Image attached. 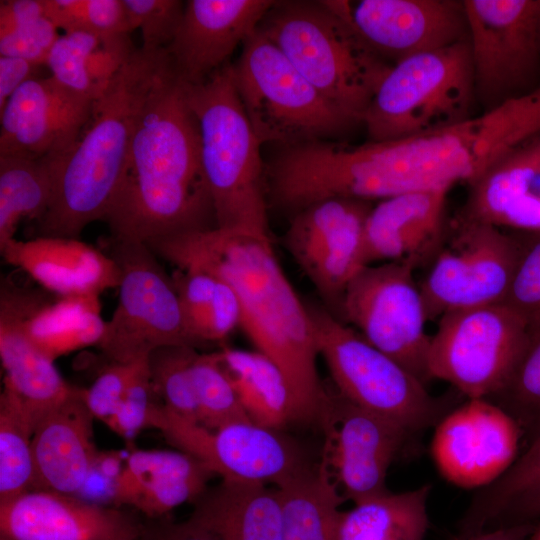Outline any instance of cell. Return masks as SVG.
Here are the masks:
<instances>
[{
    "label": "cell",
    "instance_id": "52",
    "mask_svg": "<svg viewBox=\"0 0 540 540\" xmlns=\"http://www.w3.org/2000/svg\"><path fill=\"white\" fill-rule=\"evenodd\" d=\"M39 67L41 66L21 58L0 56V111L21 85L38 77Z\"/></svg>",
    "mask_w": 540,
    "mask_h": 540
},
{
    "label": "cell",
    "instance_id": "9",
    "mask_svg": "<svg viewBox=\"0 0 540 540\" xmlns=\"http://www.w3.org/2000/svg\"><path fill=\"white\" fill-rule=\"evenodd\" d=\"M526 320L504 303L443 314L431 336V379L468 399L490 398L509 381L527 341Z\"/></svg>",
    "mask_w": 540,
    "mask_h": 540
},
{
    "label": "cell",
    "instance_id": "54",
    "mask_svg": "<svg viewBox=\"0 0 540 540\" xmlns=\"http://www.w3.org/2000/svg\"><path fill=\"white\" fill-rule=\"evenodd\" d=\"M535 524L532 522L499 526L469 536L452 535L448 540H529Z\"/></svg>",
    "mask_w": 540,
    "mask_h": 540
},
{
    "label": "cell",
    "instance_id": "12",
    "mask_svg": "<svg viewBox=\"0 0 540 540\" xmlns=\"http://www.w3.org/2000/svg\"><path fill=\"white\" fill-rule=\"evenodd\" d=\"M416 268L411 261L364 267L344 293L339 319L426 385L431 336Z\"/></svg>",
    "mask_w": 540,
    "mask_h": 540
},
{
    "label": "cell",
    "instance_id": "43",
    "mask_svg": "<svg viewBox=\"0 0 540 540\" xmlns=\"http://www.w3.org/2000/svg\"><path fill=\"white\" fill-rule=\"evenodd\" d=\"M135 28L141 30L145 51L168 47L182 18L185 2L179 0H123Z\"/></svg>",
    "mask_w": 540,
    "mask_h": 540
},
{
    "label": "cell",
    "instance_id": "44",
    "mask_svg": "<svg viewBox=\"0 0 540 540\" xmlns=\"http://www.w3.org/2000/svg\"><path fill=\"white\" fill-rule=\"evenodd\" d=\"M171 277L181 303L188 331L197 346L200 344L198 333L215 296L218 279L204 271L179 269Z\"/></svg>",
    "mask_w": 540,
    "mask_h": 540
},
{
    "label": "cell",
    "instance_id": "18",
    "mask_svg": "<svg viewBox=\"0 0 540 540\" xmlns=\"http://www.w3.org/2000/svg\"><path fill=\"white\" fill-rule=\"evenodd\" d=\"M362 40L391 65L408 57L468 40L463 1H344Z\"/></svg>",
    "mask_w": 540,
    "mask_h": 540
},
{
    "label": "cell",
    "instance_id": "39",
    "mask_svg": "<svg viewBox=\"0 0 540 540\" xmlns=\"http://www.w3.org/2000/svg\"><path fill=\"white\" fill-rule=\"evenodd\" d=\"M46 18L64 32L89 31L100 39L129 34L134 23L123 0H45Z\"/></svg>",
    "mask_w": 540,
    "mask_h": 540
},
{
    "label": "cell",
    "instance_id": "29",
    "mask_svg": "<svg viewBox=\"0 0 540 540\" xmlns=\"http://www.w3.org/2000/svg\"><path fill=\"white\" fill-rule=\"evenodd\" d=\"M31 288L24 331L32 344L49 359L100 343L106 321L100 296H49Z\"/></svg>",
    "mask_w": 540,
    "mask_h": 540
},
{
    "label": "cell",
    "instance_id": "34",
    "mask_svg": "<svg viewBox=\"0 0 540 540\" xmlns=\"http://www.w3.org/2000/svg\"><path fill=\"white\" fill-rule=\"evenodd\" d=\"M36 422L9 388L0 395V502L32 490Z\"/></svg>",
    "mask_w": 540,
    "mask_h": 540
},
{
    "label": "cell",
    "instance_id": "1",
    "mask_svg": "<svg viewBox=\"0 0 540 540\" xmlns=\"http://www.w3.org/2000/svg\"><path fill=\"white\" fill-rule=\"evenodd\" d=\"M147 246L179 270L210 273L234 289L241 329L287 380L291 422H320L330 393L318 374L312 321L275 255L270 235L216 227Z\"/></svg>",
    "mask_w": 540,
    "mask_h": 540
},
{
    "label": "cell",
    "instance_id": "33",
    "mask_svg": "<svg viewBox=\"0 0 540 540\" xmlns=\"http://www.w3.org/2000/svg\"><path fill=\"white\" fill-rule=\"evenodd\" d=\"M56 158L0 155V246L15 238L24 219L40 220L54 190Z\"/></svg>",
    "mask_w": 540,
    "mask_h": 540
},
{
    "label": "cell",
    "instance_id": "5",
    "mask_svg": "<svg viewBox=\"0 0 540 540\" xmlns=\"http://www.w3.org/2000/svg\"><path fill=\"white\" fill-rule=\"evenodd\" d=\"M183 84L199 126L217 228L270 235L262 143L241 104L231 64L202 83Z\"/></svg>",
    "mask_w": 540,
    "mask_h": 540
},
{
    "label": "cell",
    "instance_id": "47",
    "mask_svg": "<svg viewBox=\"0 0 540 540\" xmlns=\"http://www.w3.org/2000/svg\"><path fill=\"white\" fill-rule=\"evenodd\" d=\"M129 34L101 39L88 56L86 70L93 85L95 101L100 98L110 82L135 52Z\"/></svg>",
    "mask_w": 540,
    "mask_h": 540
},
{
    "label": "cell",
    "instance_id": "42",
    "mask_svg": "<svg viewBox=\"0 0 540 540\" xmlns=\"http://www.w3.org/2000/svg\"><path fill=\"white\" fill-rule=\"evenodd\" d=\"M513 233L520 251L504 304L529 323L540 319V233Z\"/></svg>",
    "mask_w": 540,
    "mask_h": 540
},
{
    "label": "cell",
    "instance_id": "3",
    "mask_svg": "<svg viewBox=\"0 0 540 540\" xmlns=\"http://www.w3.org/2000/svg\"><path fill=\"white\" fill-rule=\"evenodd\" d=\"M171 61L166 49H136L94 102L90 120L72 148L54 162L51 204L36 237L80 239L104 221L117 191L139 115Z\"/></svg>",
    "mask_w": 540,
    "mask_h": 540
},
{
    "label": "cell",
    "instance_id": "26",
    "mask_svg": "<svg viewBox=\"0 0 540 540\" xmlns=\"http://www.w3.org/2000/svg\"><path fill=\"white\" fill-rule=\"evenodd\" d=\"M82 388L48 413L32 440V490L75 495L83 486L99 453L93 436V415Z\"/></svg>",
    "mask_w": 540,
    "mask_h": 540
},
{
    "label": "cell",
    "instance_id": "15",
    "mask_svg": "<svg viewBox=\"0 0 540 540\" xmlns=\"http://www.w3.org/2000/svg\"><path fill=\"white\" fill-rule=\"evenodd\" d=\"M320 423L325 434L320 472L354 504L387 493L386 476L412 434L399 423L330 393Z\"/></svg>",
    "mask_w": 540,
    "mask_h": 540
},
{
    "label": "cell",
    "instance_id": "4",
    "mask_svg": "<svg viewBox=\"0 0 540 540\" xmlns=\"http://www.w3.org/2000/svg\"><path fill=\"white\" fill-rule=\"evenodd\" d=\"M302 76L353 122L391 67L358 35L343 0L275 1L258 26Z\"/></svg>",
    "mask_w": 540,
    "mask_h": 540
},
{
    "label": "cell",
    "instance_id": "46",
    "mask_svg": "<svg viewBox=\"0 0 540 540\" xmlns=\"http://www.w3.org/2000/svg\"><path fill=\"white\" fill-rule=\"evenodd\" d=\"M59 37L46 17L0 36V56L16 57L46 66L48 54Z\"/></svg>",
    "mask_w": 540,
    "mask_h": 540
},
{
    "label": "cell",
    "instance_id": "6",
    "mask_svg": "<svg viewBox=\"0 0 540 540\" xmlns=\"http://www.w3.org/2000/svg\"><path fill=\"white\" fill-rule=\"evenodd\" d=\"M475 98L468 40L391 65L363 119L369 141L421 135L471 117Z\"/></svg>",
    "mask_w": 540,
    "mask_h": 540
},
{
    "label": "cell",
    "instance_id": "28",
    "mask_svg": "<svg viewBox=\"0 0 540 540\" xmlns=\"http://www.w3.org/2000/svg\"><path fill=\"white\" fill-rule=\"evenodd\" d=\"M187 520L221 540H283L277 489L260 482L222 479Z\"/></svg>",
    "mask_w": 540,
    "mask_h": 540
},
{
    "label": "cell",
    "instance_id": "55",
    "mask_svg": "<svg viewBox=\"0 0 540 540\" xmlns=\"http://www.w3.org/2000/svg\"><path fill=\"white\" fill-rule=\"evenodd\" d=\"M529 540H540V523L534 526V529L529 537Z\"/></svg>",
    "mask_w": 540,
    "mask_h": 540
},
{
    "label": "cell",
    "instance_id": "16",
    "mask_svg": "<svg viewBox=\"0 0 540 540\" xmlns=\"http://www.w3.org/2000/svg\"><path fill=\"white\" fill-rule=\"evenodd\" d=\"M372 206L348 198L313 203L293 214L284 236L290 255L338 318L348 285L367 266L365 224Z\"/></svg>",
    "mask_w": 540,
    "mask_h": 540
},
{
    "label": "cell",
    "instance_id": "2",
    "mask_svg": "<svg viewBox=\"0 0 540 540\" xmlns=\"http://www.w3.org/2000/svg\"><path fill=\"white\" fill-rule=\"evenodd\" d=\"M104 222L111 239L146 245L217 227L198 122L171 63L139 115Z\"/></svg>",
    "mask_w": 540,
    "mask_h": 540
},
{
    "label": "cell",
    "instance_id": "30",
    "mask_svg": "<svg viewBox=\"0 0 540 540\" xmlns=\"http://www.w3.org/2000/svg\"><path fill=\"white\" fill-rule=\"evenodd\" d=\"M431 485L380 496L341 511L334 540H424Z\"/></svg>",
    "mask_w": 540,
    "mask_h": 540
},
{
    "label": "cell",
    "instance_id": "13",
    "mask_svg": "<svg viewBox=\"0 0 540 540\" xmlns=\"http://www.w3.org/2000/svg\"><path fill=\"white\" fill-rule=\"evenodd\" d=\"M475 98L484 112L520 97L540 68V0L463 1Z\"/></svg>",
    "mask_w": 540,
    "mask_h": 540
},
{
    "label": "cell",
    "instance_id": "24",
    "mask_svg": "<svg viewBox=\"0 0 540 540\" xmlns=\"http://www.w3.org/2000/svg\"><path fill=\"white\" fill-rule=\"evenodd\" d=\"M462 216L507 231L540 233V131L471 183Z\"/></svg>",
    "mask_w": 540,
    "mask_h": 540
},
{
    "label": "cell",
    "instance_id": "36",
    "mask_svg": "<svg viewBox=\"0 0 540 540\" xmlns=\"http://www.w3.org/2000/svg\"><path fill=\"white\" fill-rule=\"evenodd\" d=\"M197 424L216 430L230 423L251 421L246 414L220 352H196L192 365Z\"/></svg>",
    "mask_w": 540,
    "mask_h": 540
},
{
    "label": "cell",
    "instance_id": "14",
    "mask_svg": "<svg viewBox=\"0 0 540 540\" xmlns=\"http://www.w3.org/2000/svg\"><path fill=\"white\" fill-rule=\"evenodd\" d=\"M153 428L160 430L169 444L198 458L224 480L278 487L311 467L292 440L252 421L209 430L162 405Z\"/></svg>",
    "mask_w": 540,
    "mask_h": 540
},
{
    "label": "cell",
    "instance_id": "22",
    "mask_svg": "<svg viewBox=\"0 0 540 540\" xmlns=\"http://www.w3.org/2000/svg\"><path fill=\"white\" fill-rule=\"evenodd\" d=\"M31 287L2 279L0 286V359L4 386L25 404L37 424L76 393L54 361L26 336L24 318ZM36 429V428H35Z\"/></svg>",
    "mask_w": 540,
    "mask_h": 540
},
{
    "label": "cell",
    "instance_id": "38",
    "mask_svg": "<svg viewBox=\"0 0 540 540\" xmlns=\"http://www.w3.org/2000/svg\"><path fill=\"white\" fill-rule=\"evenodd\" d=\"M522 356L506 386L495 396L497 405L521 425L540 427V319L527 323Z\"/></svg>",
    "mask_w": 540,
    "mask_h": 540
},
{
    "label": "cell",
    "instance_id": "23",
    "mask_svg": "<svg viewBox=\"0 0 540 540\" xmlns=\"http://www.w3.org/2000/svg\"><path fill=\"white\" fill-rule=\"evenodd\" d=\"M3 259L56 296H100L119 287L121 273L108 253L76 238L11 239L0 246Z\"/></svg>",
    "mask_w": 540,
    "mask_h": 540
},
{
    "label": "cell",
    "instance_id": "35",
    "mask_svg": "<svg viewBox=\"0 0 540 540\" xmlns=\"http://www.w3.org/2000/svg\"><path fill=\"white\" fill-rule=\"evenodd\" d=\"M540 488V427L526 451L496 481L472 499L459 531L469 536L488 529L514 499Z\"/></svg>",
    "mask_w": 540,
    "mask_h": 540
},
{
    "label": "cell",
    "instance_id": "41",
    "mask_svg": "<svg viewBox=\"0 0 540 540\" xmlns=\"http://www.w3.org/2000/svg\"><path fill=\"white\" fill-rule=\"evenodd\" d=\"M100 42V37L89 31L77 30L59 35L46 61L50 75L66 88L95 101L86 62Z\"/></svg>",
    "mask_w": 540,
    "mask_h": 540
},
{
    "label": "cell",
    "instance_id": "11",
    "mask_svg": "<svg viewBox=\"0 0 540 540\" xmlns=\"http://www.w3.org/2000/svg\"><path fill=\"white\" fill-rule=\"evenodd\" d=\"M519 251L515 233L461 216L426 262L419 282L428 319L504 303Z\"/></svg>",
    "mask_w": 540,
    "mask_h": 540
},
{
    "label": "cell",
    "instance_id": "7",
    "mask_svg": "<svg viewBox=\"0 0 540 540\" xmlns=\"http://www.w3.org/2000/svg\"><path fill=\"white\" fill-rule=\"evenodd\" d=\"M232 77L262 144L279 148L322 141L357 125L320 94L257 30L243 43Z\"/></svg>",
    "mask_w": 540,
    "mask_h": 540
},
{
    "label": "cell",
    "instance_id": "8",
    "mask_svg": "<svg viewBox=\"0 0 540 540\" xmlns=\"http://www.w3.org/2000/svg\"><path fill=\"white\" fill-rule=\"evenodd\" d=\"M318 354L336 391L346 400L389 418L412 434L436 425L451 409L391 357L328 309L307 306Z\"/></svg>",
    "mask_w": 540,
    "mask_h": 540
},
{
    "label": "cell",
    "instance_id": "31",
    "mask_svg": "<svg viewBox=\"0 0 540 540\" xmlns=\"http://www.w3.org/2000/svg\"><path fill=\"white\" fill-rule=\"evenodd\" d=\"M223 363L249 419L280 431L291 422V395L281 369L259 351L223 347Z\"/></svg>",
    "mask_w": 540,
    "mask_h": 540
},
{
    "label": "cell",
    "instance_id": "53",
    "mask_svg": "<svg viewBox=\"0 0 540 540\" xmlns=\"http://www.w3.org/2000/svg\"><path fill=\"white\" fill-rule=\"evenodd\" d=\"M540 518V488L510 502L494 520L490 528L532 522Z\"/></svg>",
    "mask_w": 540,
    "mask_h": 540
},
{
    "label": "cell",
    "instance_id": "20",
    "mask_svg": "<svg viewBox=\"0 0 540 540\" xmlns=\"http://www.w3.org/2000/svg\"><path fill=\"white\" fill-rule=\"evenodd\" d=\"M143 523L118 507L49 490L0 502V540H140Z\"/></svg>",
    "mask_w": 540,
    "mask_h": 540
},
{
    "label": "cell",
    "instance_id": "50",
    "mask_svg": "<svg viewBox=\"0 0 540 540\" xmlns=\"http://www.w3.org/2000/svg\"><path fill=\"white\" fill-rule=\"evenodd\" d=\"M140 540H221L213 534L191 524L188 520L174 522L161 517L146 519Z\"/></svg>",
    "mask_w": 540,
    "mask_h": 540
},
{
    "label": "cell",
    "instance_id": "45",
    "mask_svg": "<svg viewBox=\"0 0 540 540\" xmlns=\"http://www.w3.org/2000/svg\"><path fill=\"white\" fill-rule=\"evenodd\" d=\"M140 361L110 362L92 385L83 389V401L95 419L105 423L115 413Z\"/></svg>",
    "mask_w": 540,
    "mask_h": 540
},
{
    "label": "cell",
    "instance_id": "51",
    "mask_svg": "<svg viewBox=\"0 0 540 540\" xmlns=\"http://www.w3.org/2000/svg\"><path fill=\"white\" fill-rule=\"evenodd\" d=\"M0 3V36L46 17L45 0H8Z\"/></svg>",
    "mask_w": 540,
    "mask_h": 540
},
{
    "label": "cell",
    "instance_id": "25",
    "mask_svg": "<svg viewBox=\"0 0 540 540\" xmlns=\"http://www.w3.org/2000/svg\"><path fill=\"white\" fill-rule=\"evenodd\" d=\"M447 192H412L380 200L365 224L368 265L411 261L427 262L446 231Z\"/></svg>",
    "mask_w": 540,
    "mask_h": 540
},
{
    "label": "cell",
    "instance_id": "37",
    "mask_svg": "<svg viewBox=\"0 0 540 540\" xmlns=\"http://www.w3.org/2000/svg\"><path fill=\"white\" fill-rule=\"evenodd\" d=\"M191 346H164L148 356L154 389L163 405L182 418L197 423V407L191 365L196 354Z\"/></svg>",
    "mask_w": 540,
    "mask_h": 540
},
{
    "label": "cell",
    "instance_id": "32",
    "mask_svg": "<svg viewBox=\"0 0 540 540\" xmlns=\"http://www.w3.org/2000/svg\"><path fill=\"white\" fill-rule=\"evenodd\" d=\"M276 489L283 540H334L339 507L345 500L318 466L307 468Z\"/></svg>",
    "mask_w": 540,
    "mask_h": 540
},
{
    "label": "cell",
    "instance_id": "27",
    "mask_svg": "<svg viewBox=\"0 0 540 540\" xmlns=\"http://www.w3.org/2000/svg\"><path fill=\"white\" fill-rule=\"evenodd\" d=\"M216 474L181 450H138L127 454L119 479L116 507L130 506L147 519L165 517L194 503Z\"/></svg>",
    "mask_w": 540,
    "mask_h": 540
},
{
    "label": "cell",
    "instance_id": "49",
    "mask_svg": "<svg viewBox=\"0 0 540 540\" xmlns=\"http://www.w3.org/2000/svg\"><path fill=\"white\" fill-rule=\"evenodd\" d=\"M218 279L215 296L198 333L199 343L222 342L241 324V305L234 289Z\"/></svg>",
    "mask_w": 540,
    "mask_h": 540
},
{
    "label": "cell",
    "instance_id": "48",
    "mask_svg": "<svg viewBox=\"0 0 540 540\" xmlns=\"http://www.w3.org/2000/svg\"><path fill=\"white\" fill-rule=\"evenodd\" d=\"M126 457L125 452L118 450L99 451L75 496L94 504L116 507L117 489Z\"/></svg>",
    "mask_w": 540,
    "mask_h": 540
},
{
    "label": "cell",
    "instance_id": "17",
    "mask_svg": "<svg viewBox=\"0 0 540 540\" xmlns=\"http://www.w3.org/2000/svg\"><path fill=\"white\" fill-rule=\"evenodd\" d=\"M521 425L485 398L467 399L436 424L431 455L439 473L464 489L484 488L518 458Z\"/></svg>",
    "mask_w": 540,
    "mask_h": 540
},
{
    "label": "cell",
    "instance_id": "21",
    "mask_svg": "<svg viewBox=\"0 0 540 540\" xmlns=\"http://www.w3.org/2000/svg\"><path fill=\"white\" fill-rule=\"evenodd\" d=\"M272 0H189L168 47L177 77L185 84L204 82L226 64L257 30Z\"/></svg>",
    "mask_w": 540,
    "mask_h": 540
},
{
    "label": "cell",
    "instance_id": "40",
    "mask_svg": "<svg viewBox=\"0 0 540 540\" xmlns=\"http://www.w3.org/2000/svg\"><path fill=\"white\" fill-rule=\"evenodd\" d=\"M162 405L154 389L146 358L139 362L118 408L105 424L131 442L143 429L153 428Z\"/></svg>",
    "mask_w": 540,
    "mask_h": 540
},
{
    "label": "cell",
    "instance_id": "19",
    "mask_svg": "<svg viewBox=\"0 0 540 540\" xmlns=\"http://www.w3.org/2000/svg\"><path fill=\"white\" fill-rule=\"evenodd\" d=\"M94 102L51 75L26 81L0 111V155L64 156L90 120Z\"/></svg>",
    "mask_w": 540,
    "mask_h": 540
},
{
    "label": "cell",
    "instance_id": "10",
    "mask_svg": "<svg viewBox=\"0 0 540 540\" xmlns=\"http://www.w3.org/2000/svg\"><path fill=\"white\" fill-rule=\"evenodd\" d=\"M121 273L118 304L98 347L110 362L132 363L164 346L196 348L170 277L144 243L111 239Z\"/></svg>",
    "mask_w": 540,
    "mask_h": 540
}]
</instances>
